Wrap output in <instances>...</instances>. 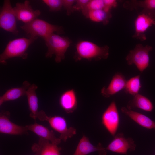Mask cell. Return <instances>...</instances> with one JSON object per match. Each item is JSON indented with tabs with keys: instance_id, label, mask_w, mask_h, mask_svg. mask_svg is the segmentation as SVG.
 <instances>
[{
	"instance_id": "cell-1",
	"label": "cell",
	"mask_w": 155,
	"mask_h": 155,
	"mask_svg": "<svg viewBox=\"0 0 155 155\" xmlns=\"http://www.w3.org/2000/svg\"><path fill=\"white\" fill-rule=\"evenodd\" d=\"M75 49L74 59L76 61L83 59L89 61L106 59L109 54V47L108 46H100L87 40L79 41L76 44Z\"/></svg>"
},
{
	"instance_id": "cell-2",
	"label": "cell",
	"mask_w": 155,
	"mask_h": 155,
	"mask_svg": "<svg viewBox=\"0 0 155 155\" xmlns=\"http://www.w3.org/2000/svg\"><path fill=\"white\" fill-rule=\"evenodd\" d=\"M38 38H20L10 40L0 55V63L6 65L7 59L16 57L26 59L28 55L26 51L28 48Z\"/></svg>"
},
{
	"instance_id": "cell-3",
	"label": "cell",
	"mask_w": 155,
	"mask_h": 155,
	"mask_svg": "<svg viewBox=\"0 0 155 155\" xmlns=\"http://www.w3.org/2000/svg\"><path fill=\"white\" fill-rule=\"evenodd\" d=\"M20 28L28 37H40L43 39L55 32L60 34L64 32L63 27L51 24L38 18L21 26Z\"/></svg>"
},
{
	"instance_id": "cell-4",
	"label": "cell",
	"mask_w": 155,
	"mask_h": 155,
	"mask_svg": "<svg viewBox=\"0 0 155 155\" xmlns=\"http://www.w3.org/2000/svg\"><path fill=\"white\" fill-rule=\"evenodd\" d=\"M44 40L47 48L46 57L51 58L55 55V61L57 63H60L65 59V54L72 43L69 38L53 33Z\"/></svg>"
},
{
	"instance_id": "cell-5",
	"label": "cell",
	"mask_w": 155,
	"mask_h": 155,
	"mask_svg": "<svg viewBox=\"0 0 155 155\" xmlns=\"http://www.w3.org/2000/svg\"><path fill=\"white\" fill-rule=\"evenodd\" d=\"M37 118L41 121H47L52 129L60 133L59 138L64 142L76 134L75 129L72 127H68L66 121L63 117L57 115L49 116L41 110L39 111Z\"/></svg>"
},
{
	"instance_id": "cell-6",
	"label": "cell",
	"mask_w": 155,
	"mask_h": 155,
	"mask_svg": "<svg viewBox=\"0 0 155 155\" xmlns=\"http://www.w3.org/2000/svg\"><path fill=\"white\" fill-rule=\"evenodd\" d=\"M152 50V47L150 46H144L140 44H137L126 57L127 64L129 65H135L140 72H143L149 66V53Z\"/></svg>"
},
{
	"instance_id": "cell-7",
	"label": "cell",
	"mask_w": 155,
	"mask_h": 155,
	"mask_svg": "<svg viewBox=\"0 0 155 155\" xmlns=\"http://www.w3.org/2000/svg\"><path fill=\"white\" fill-rule=\"evenodd\" d=\"M17 20L11 1L9 0H4L0 9V28L6 31L17 35L19 33L17 27Z\"/></svg>"
},
{
	"instance_id": "cell-8",
	"label": "cell",
	"mask_w": 155,
	"mask_h": 155,
	"mask_svg": "<svg viewBox=\"0 0 155 155\" xmlns=\"http://www.w3.org/2000/svg\"><path fill=\"white\" fill-rule=\"evenodd\" d=\"M135 32L132 37L141 41L146 39L145 32L153 25H155V20L152 10L143 9L140 12L134 21Z\"/></svg>"
},
{
	"instance_id": "cell-9",
	"label": "cell",
	"mask_w": 155,
	"mask_h": 155,
	"mask_svg": "<svg viewBox=\"0 0 155 155\" xmlns=\"http://www.w3.org/2000/svg\"><path fill=\"white\" fill-rule=\"evenodd\" d=\"M102 123L113 136H115L119 124V116L115 102L112 101L103 113Z\"/></svg>"
},
{
	"instance_id": "cell-10",
	"label": "cell",
	"mask_w": 155,
	"mask_h": 155,
	"mask_svg": "<svg viewBox=\"0 0 155 155\" xmlns=\"http://www.w3.org/2000/svg\"><path fill=\"white\" fill-rule=\"evenodd\" d=\"M10 113L8 111H2L0 113V132L14 135L28 134L26 126L18 125L10 120Z\"/></svg>"
},
{
	"instance_id": "cell-11",
	"label": "cell",
	"mask_w": 155,
	"mask_h": 155,
	"mask_svg": "<svg viewBox=\"0 0 155 155\" xmlns=\"http://www.w3.org/2000/svg\"><path fill=\"white\" fill-rule=\"evenodd\" d=\"M109 144L106 150L115 153L127 154L128 150L134 151L136 144L131 138H125L123 133H118Z\"/></svg>"
},
{
	"instance_id": "cell-12",
	"label": "cell",
	"mask_w": 155,
	"mask_h": 155,
	"mask_svg": "<svg viewBox=\"0 0 155 155\" xmlns=\"http://www.w3.org/2000/svg\"><path fill=\"white\" fill-rule=\"evenodd\" d=\"M17 20L25 24L28 23L38 18L41 14L40 11L33 9L30 1L25 0L23 3L18 2L13 7Z\"/></svg>"
},
{
	"instance_id": "cell-13",
	"label": "cell",
	"mask_w": 155,
	"mask_h": 155,
	"mask_svg": "<svg viewBox=\"0 0 155 155\" xmlns=\"http://www.w3.org/2000/svg\"><path fill=\"white\" fill-rule=\"evenodd\" d=\"M127 82L125 77L121 73H116L113 77L107 87H103L101 94L104 97L108 98L125 89Z\"/></svg>"
},
{
	"instance_id": "cell-14",
	"label": "cell",
	"mask_w": 155,
	"mask_h": 155,
	"mask_svg": "<svg viewBox=\"0 0 155 155\" xmlns=\"http://www.w3.org/2000/svg\"><path fill=\"white\" fill-rule=\"evenodd\" d=\"M57 145L40 137L38 142L34 144L31 148L36 155H60L61 148Z\"/></svg>"
},
{
	"instance_id": "cell-15",
	"label": "cell",
	"mask_w": 155,
	"mask_h": 155,
	"mask_svg": "<svg viewBox=\"0 0 155 155\" xmlns=\"http://www.w3.org/2000/svg\"><path fill=\"white\" fill-rule=\"evenodd\" d=\"M105 150L100 143L97 146L93 145L88 138L84 135L80 140L73 155H87L95 151H98L100 155H105Z\"/></svg>"
},
{
	"instance_id": "cell-16",
	"label": "cell",
	"mask_w": 155,
	"mask_h": 155,
	"mask_svg": "<svg viewBox=\"0 0 155 155\" xmlns=\"http://www.w3.org/2000/svg\"><path fill=\"white\" fill-rule=\"evenodd\" d=\"M59 103L62 108L67 113H72L77 107L78 101L74 89H69L64 91L60 96Z\"/></svg>"
},
{
	"instance_id": "cell-17",
	"label": "cell",
	"mask_w": 155,
	"mask_h": 155,
	"mask_svg": "<svg viewBox=\"0 0 155 155\" xmlns=\"http://www.w3.org/2000/svg\"><path fill=\"white\" fill-rule=\"evenodd\" d=\"M28 131H31L42 138L57 145L61 142V140L56 137L53 131L37 123L25 126Z\"/></svg>"
},
{
	"instance_id": "cell-18",
	"label": "cell",
	"mask_w": 155,
	"mask_h": 155,
	"mask_svg": "<svg viewBox=\"0 0 155 155\" xmlns=\"http://www.w3.org/2000/svg\"><path fill=\"white\" fill-rule=\"evenodd\" d=\"M121 110L123 113L142 127L155 130V121L148 117L139 112L129 110L125 107H122Z\"/></svg>"
},
{
	"instance_id": "cell-19",
	"label": "cell",
	"mask_w": 155,
	"mask_h": 155,
	"mask_svg": "<svg viewBox=\"0 0 155 155\" xmlns=\"http://www.w3.org/2000/svg\"><path fill=\"white\" fill-rule=\"evenodd\" d=\"M31 84L28 81H25L21 86L7 90L0 97V106L6 102L14 100L26 96V90Z\"/></svg>"
},
{
	"instance_id": "cell-20",
	"label": "cell",
	"mask_w": 155,
	"mask_h": 155,
	"mask_svg": "<svg viewBox=\"0 0 155 155\" xmlns=\"http://www.w3.org/2000/svg\"><path fill=\"white\" fill-rule=\"evenodd\" d=\"M38 86L35 84H31L27 89L26 96L27 99L30 117L34 120L37 118L38 111V99L36 92Z\"/></svg>"
},
{
	"instance_id": "cell-21",
	"label": "cell",
	"mask_w": 155,
	"mask_h": 155,
	"mask_svg": "<svg viewBox=\"0 0 155 155\" xmlns=\"http://www.w3.org/2000/svg\"><path fill=\"white\" fill-rule=\"evenodd\" d=\"M127 109L130 110L138 108L142 110L151 112L154 106L151 101L147 97L138 94L134 96L133 98L129 100L127 104Z\"/></svg>"
},
{
	"instance_id": "cell-22",
	"label": "cell",
	"mask_w": 155,
	"mask_h": 155,
	"mask_svg": "<svg viewBox=\"0 0 155 155\" xmlns=\"http://www.w3.org/2000/svg\"><path fill=\"white\" fill-rule=\"evenodd\" d=\"M84 16L93 22L101 23L106 25L109 23L112 14L111 12L101 9L89 11Z\"/></svg>"
},
{
	"instance_id": "cell-23",
	"label": "cell",
	"mask_w": 155,
	"mask_h": 155,
	"mask_svg": "<svg viewBox=\"0 0 155 155\" xmlns=\"http://www.w3.org/2000/svg\"><path fill=\"white\" fill-rule=\"evenodd\" d=\"M141 87L140 75H137L127 81L124 89L126 93L134 96L139 94Z\"/></svg>"
},
{
	"instance_id": "cell-24",
	"label": "cell",
	"mask_w": 155,
	"mask_h": 155,
	"mask_svg": "<svg viewBox=\"0 0 155 155\" xmlns=\"http://www.w3.org/2000/svg\"><path fill=\"white\" fill-rule=\"evenodd\" d=\"M104 0H90L85 8L81 11L84 16L89 11L104 9Z\"/></svg>"
},
{
	"instance_id": "cell-25",
	"label": "cell",
	"mask_w": 155,
	"mask_h": 155,
	"mask_svg": "<svg viewBox=\"0 0 155 155\" xmlns=\"http://www.w3.org/2000/svg\"><path fill=\"white\" fill-rule=\"evenodd\" d=\"M42 1L49 7L51 12H57L63 7V0H43Z\"/></svg>"
},
{
	"instance_id": "cell-26",
	"label": "cell",
	"mask_w": 155,
	"mask_h": 155,
	"mask_svg": "<svg viewBox=\"0 0 155 155\" xmlns=\"http://www.w3.org/2000/svg\"><path fill=\"white\" fill-rule=\"evenodd\" d=\"M76 0H63V7L66 10V14L69 16L74 12L73 6Z\"/></svg>"
},
{
	"instance_id": "cell-27",
	"label": "cell",
	"mask_w": 155,
	"mask_h": 155,
	"mask_svg": "<svg viewBox=\"0 0 155 155\" xmlns=\"http://www.w3.org/2000/svg\"><path fill=\"white\" fill-rule=\"evenodd\" d=\"M90 0H76L73 6V10L76 11L83 10L86 7Z\"/></svg>"
},
{
	"instance_id": "cell-28",
	"label": "cell",
	"mask_w": 155,
	"mask_h": 155,
	"mask_svg": "<svg viewBox=\"0 0 155 155\" xmlns=\"http://www.w3.org/2000/svg\"><path fill=\"white\" fill-rule=\"evenodd\" d=\"M104 9L106 11L110 12L111 9L116 7L118 5L117 1L115 0H104Z\"/></svg>"
},
{
	"instance_id": "cell-29",
	"label": "cell",
	"mask_w": 155,
	"mask_h": 155,
	"mask_svg": "<svg viewBox=\"0 0 155 155\" xmlns=\"http://www.w3.org/2000/svg\"><path fill=\"white\" fill-rule=\"evenodd\" d=\"M152 13L155 20V10L152 11Z\"/></svg>"
},
{
	"instance_id": "cell-30",
	"label": "cell",
	"mask_w": 155,
	"mask_h": 155,
	"mask_svg": "<svg viewBox=\"0 0 155 155\" xmlns=\"http://www.w3.org/2000/svg\"><path fill=\"white\" fill-rule=\"evenodd\" d=\"M34 155H36V154H34Z\"/></svg>"
}]
</instances>
